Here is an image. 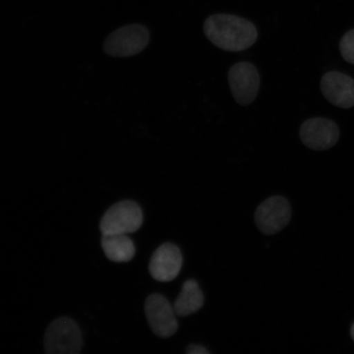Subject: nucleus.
Here are the masks:
<instances>
[{
	"mask_svg": "<svg viewBox=\"0 0 354 354\" xmlns=\"http://www.w3.org/2000/svg\"><path fill=\"white\" fill-rule=\"evenodd\" d=\"M101 245L107 258L115 263L129 262L135 256L134 243L126 234H103Z\"/></svg>",
	"mask_w": 354,
	"mask_h": 354,
	"instance_id": "obj_11",
	"label": "nucleus"
},
{
	"mask_svg": "<svg viewBox=\"0 0 354 354\" xmlns=\"http://www.w3.org/2000/svg\"><path fill=\"white\" fill-rule=\"evenodd\" d=\"M351 337H352V339H353V340L354 342V323H353V324L351 326Z\"/></svg>",
	"mask_w": 354,
	"mask_h": 354,
	"instance_id": "obj_15",
	"label": "nucleus"
},
{
	"mask_svg": "<svg viewBox=\"0 0 354 354\" xmlns=\"http://www.w3.org/2000/svg\"><path fill=\"white\" fill-rule=\"evenodd\" d=\"M228 82L234 99L239 104H250L259 94L260 76L255 66L249 62L233 65L228 73Z\"/></svg>",
	"mask_w": 354,
	"mask_h": 354,
	"instance_id": "obj_5",
	"label": "nucleus"
},
{
	"mask_svg": "<svg viewBox=\"0 0 354 354\" xmlns=\"http://www.w3.org/2000/svg\"><path fill=\"white\" fill-rule=\"evenodd\" d=\"M143 223L142 211L136 203L124 201L115 203L100 221L102 234L133 233Z\"/></svg>",
	"mask_w": 354,
	"mask_h": 354,
	"instance_id": "obj_3",
	"label": "nucleus"
},
{
	"mask_svg": "<svg viewBox=\"0 0 354 354\" xmlns=\"http://www.w3.org/2000/svg\"><path fill=\"white\" fill-rule=\"evenodd\" d=\"M339 50L345 61L354 64V29L344 35L339 43Z\"/></svg>",
	"mask_w": 354,
	"mask_h": 354,
	"instance_id": "obj_13",
	"label": "nucleus"
},
{
	"mask_svg": "<svg viewBox=\"0 0 354 354\" xmlns=\"http://www.w3.org/2000/svg\"><path fill=\"white\" fill-rule=\"evenodd\" d=\"M183 254L174 243H163L154 252L149 263L150 275L158 281H174L183 267Z\"/></svg>",
	"mask_w": 354,
	"mask_h": 354,
	"instance_id": "obj_9",
	"label": "nucleus"
},
{
	"mask_svg": "<svg viewBox=\"0 0 354 354\" xmlns=\"http://www.w3.org/2000/svg\"><path fill=\"white\" fill-rule=\"evenodd\" d=\"M203 32L215 46L228 52L245 50L258 39V30L250 21L225 13L207 17Z\"/></svg>",
	"mask_w": 354,
	"mask_h": 354,
	"instance_id": "obj_1",
	"label": "nucleus"
},
{
	"mask_svg": "<svg viewBox=\"0 0 354 354\" xmlns=\"http://www.w3.org/2000/svg\"><path fill=\"white\" fill-rule=\"evenodd\" d=\"M291 209L289 202L282 196H273L265 201L257 209V227L266 234L281 232L290 223Z\"/></svg>",
	"mask_w": 354,
	"mask_h": 354,
	"instance_id": "obj_7",
	"label": "nucleus"
},
{
	"mask_svg": "<svg viewBox=\"0 0 354 354\" xmlns=\"http://www.w3.org/2000/svg\"><path fill=\"white\" fill-rule=\"evenodd\" d=\"M188 354H209V352L207 351L206 348L201 346V345L192 344L187 348Z\"/></svg>",
	"mask_w": 354,
	"mask_h": 354,
	"instance_id": "obj_14",
	"label": "nucleus"
},
{
	"mask_svg": "<svg viewBox=\"0 0 354 354\" xmlns=\"http://www.w3.org/2000/svg\"><path fill=\"white\" fill-rule=\"evenodd\" d=\"M150 39L149 30L140 24L119 28L106 39L104 50L113 57H126L143 51Z\"/></svg>",
	"mask_w": 354,
	"mask_h": 354,
	"instance_id": "obj_4",
	"label": "nucleus"
},
{
	"mask_svg": "<svg viewBox=\"0 0 354 354\" xmlns=\"http://www.w3.org/2000/svg\"><path fill=\"white\" fill-rule=\"evenodd\" d=\"M82 348V333L76 322L68 317H60L48 326L44 336L47 353L77 354Z\"/></svg>",
	"mask_w": 354,
	"mask_h": 354,
	"instance_id": "obj_2",
	"label": "nucleus"
},
{
	"mask_svg": "<svg viewBox=\"0 0 354 354\" xmlns=\"http://www.w3.org/2000/svg\"><path fill=\"white\" fill-rule=\"evenodd\" d=\"M299 136L304 145L310 149L324 151L337 144L339 130L330 119L314 118L302 124Z\"/></svg>",
	"mask_w": 354,
	"mask_h": 354,
	"instance_id": "obj_6",
	"label": "nucleus"
},
{
	"mask_svg": "<svg viewBox=\"0 0 354 354\" xmlns=\"http://www.w3.org/2000/svg\"><path fill=\"white\" fill-rule=\"evenodd\" d=\"M145 313L153 333L160 337H170L178 329L174 308L161 295L149 296L145 302Z\"/></svg>",
	"mask_w": 354,
	"mask_h": 354,
	"instance_id": "obj_8",
	"label": "nucleus"
},
{
	"mask_svg": "<svg viewBox=\"0 0 354 354\" xmlns=\"http://www.w3.org/2000/svg\"><path fill=\"white\" fill-rule=\"evenodd\" d=\"M321 91L331 104L342 109L354 106V80L342 73L329 72L321 80Z\"/></svg>",
	"mask_w": 354,
	"mask_h": 354,
	"instance_id": "obj_10",
	"label": "nucleus"
},
{
	"mask_svg": "<svg viewBox=\"0 0 354 354\" xmlns=\"http://www.w3.org/2000/svg\"><path fill=\"white\" fill-rule=\"evenodd\" d=\"M203 301L205 298L198 283L194 280L185 281L174 303L176 315L187 317L198 312L203 307Z\"/></svg>",
	"mask_w": 354,
	"mask_h": 354,
	"instance_id": "obj_12",
	"label": "nucleus"
}]
</instances>
